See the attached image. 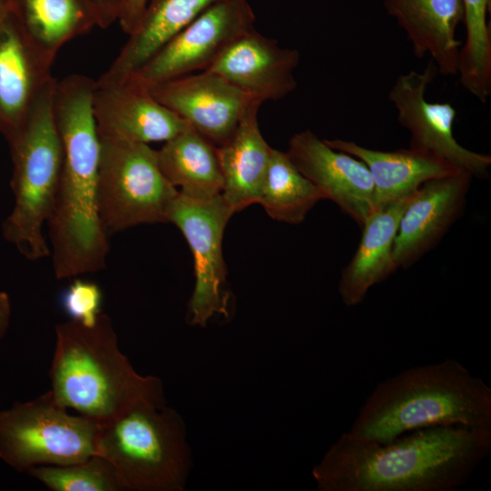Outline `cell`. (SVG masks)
Segmentation results:
<instances>
[{"instance_id": "cell-1", "label": "cell", "mask_w": 491, "mask_h": 491, "mask_svg": "<svg viewBox=\"0 0 491 491\" xmlns=\"http://www.w3.org/2000/svg\"><path fill=\"white\" fill-rule=\"evenodd\" d=\"M491 430L436 426L386 443L343 433L312 475L320 491H450L489 455Z\"/></svg>"}, {"instance_id": "cell-2", "label": "cell", "mask_w": 491, "mask_h": 491, "mask_svg": "<svg viewBox=\"0 0 491 491\" xmlns=\"http://www.w3.org/2000/svg\"><path fill=\"white\" fill-rule=\"evenodd\" d=\"M94 87L95 80L70 75L56 81L54 92L63 162L47 225L58 279L104 269L109 250L98 209L100 138L93 111Z\"/></svg>"}, {"instance_id": "cell-3", "label": "cell", "mask_w": 491, "mask_h": 491, "mask_svg": "<svg viewBox=\"0 0 491 491\" xmlns=\"http://www.w3.org/2000/svg\"><path fill=\"white\" fill-rule=\"evenodd\" d=\"M49 378L60 406L99 426L139 404H166L161 380L134 369L104 313L91 326L71 319L55 326Z\"/></svg>"}, {"instance_id": "cell-4", "label": "cell", "mask_w": 491, "mask_h": 491, "mask_svg": "<svg viewBox=\"0 0 491 491\" xmlns=\"http://www.w3.org/2000/svg\"><path fill=\"white\" fill-rule=\"evenodd\" d=\"M436 426L491 430V388L450 358L408 368L380 382L348 433L386 443Z\"/></svg>"}, {"instance_id": "cell-5", "label": "cell", "mask_w": 491, "mask_h": 491, "mask_svg": "<svg viewBox=\"0 0 491 491\" xmlns=\"http://www.w3.org/2000/svg\"><path fill=\"white\" fill-rule=\"evenodd\" d=\"M52 77L8 143L13 161L15 204L3 224L5 238L28 260L50 256L44 235L55 203L63 162L62 144L54 115Z\"/></svg>"}, {"instance_id": "cell-6", "label": "cell", "mask_w": 491, "mask_h": 491, "mask_svg": "<svg viewBox=\"0 0 491 491\" xmlns=\"http://www.w3.org/2000/svg\"><path fill=\"white\" fill-rule=\"evenodd\" d=\"M95 455L122 491H182L192 466L184 420L166 404H139L100 426Z\"/></svg>"}, {"instance_id": "cell-7", "label": "cell", "mask_w": 491, "mask_h": 491, "mask_svg": "<svg viewBox=\"0 0 491 491\" xmlns=\"http://www.w3.org/2000/svg\"><path fill=\"white\" fill-rule=\"evenodd\" d=\"M97 197L108 234L143 225L168 223L178 194L163 175L149 145L99 135Z\"/></svg>"}, {"instance_id": "cell-8", "label": "cell", "mask_w": 491, "mask_h": 491, "mask_svg": "<svg viewBox=\"0 0 491 491\" xmlns=\"http://www.w3.org/2000/svg\"><path fill=\"white\" fill-rule=\"evenodd\" d=\"M100 426L71 415L50 390L0 411V459L19 472L38 466H62L96 454Z\"/></svg>"}, {"instance_id": "cell-9", "label": "cell", "mask_w": 491, "mask_h": 491, "mask_svg": "<svg viewBox=\"0 0 491 491\" xmlns=\"http://www.w3.org/2000/svg\"><path fill=\"white\" fill-rule=\"evenodd\" d=\"M234 211L222 195L200 200L178 191L168 223L185 236L194 256L195 287L187 305L186 321L205 326L215 315L228 316L229 293L225 290L226 266L222 244Z\"/></svg>"}, {"instance_id": "cell-10", "label": "cell", "mask_w": 491, "mask_h": 491, "mask_svg": "<svg viewBox=\"0 0 491 491\" xmlns=\"http://www.w3.org/2000/svg\"><path fill=\"white\" fill-rule=\"evenodd\" d=\"M247 0H225L180 30L129 77L146 89L195 71L206 70L237 36L254 28Z\"/></svg>"}, {"instance_id": "cell-11", "label": "cell", "mask_w": 491, "mask_h": 491, "mask_svg": "<svg viewBox=\"0 0 491 491\" xmlns=\"http://www.w3.org/2000/svg\"><path fill=\"white\" fill-rule=\"evenodd\" d=\"M438 70L430 59L422 72L410 70L397 76L388 93L399 125L410 133L409 147L446 160L472 177L486 179L491 155L462 146L455 138V107L446 102L427 101L426 94Z\"/></svg>"}, {"instance_id": "cell-12", "label": "cell", "mask_w": 491, "mask_h": 491, "mask_svg": "<svg viewBox=\"0 0 491 491\" xmlns=\"http://www.w3.org/2000/svg\"><path fill=\"white\" fill-rule=\"evenodd\" d=\"M297 169L360 227L376 212L375 188L366 165L330 147L311 130L295 134L286 151Z\"/></svg>"}, {"instance_id": "cell-13", "label": "cell", "mask_w": 491, "mask_h": 491, "mask_svg": "<svg viewBox=\"0 0 491 491\" xmlns=\"http://www.w3.org/2000/svg\"><path fill=\"white\" fill-rule=\"evenodd\" d=\"M148 90L216 146L233 135L252 105L258 102L209 71L170 79Z\"/></svg>"}, {"instance_id": "cell-14", "label": "cell", "mask_w": 491, "mask_h": 491, "mask_svg": "<svg viewBox=\"0 0 491 491\" xmlns=\"http://www.w3.org/2000/svg\"><path fill=\"white\" fill-rule=\"evenodd\" d=\"M472 178L466 172L434 178L414 192L394 242L396 269L409 268L439 244L463 215Z\"/></svg>"}, {"instance_id": "cell-15", "label": "cell", "mask_w": 491, "mask_h": 491, "mask_svg": "<svg viewBox=\"0 0 491 491\" xmlns=\"http://www.w3.org/2000/svg\"><path fill=\"white\" fill-rule=\"evenodd\" d=\"M297 49L281 47L255 28L234 39L205 71L218 75L263 104L278 101L297 86Z\"/></svg>"}, {"instance_id": "cell-16", "label": "cell", "mask_w": 491, "mask_h": 491, "mask_svg": "<svg viewBox=\"0 0 491 491\" xmlns=\"http://www.w3.org/2000/svg\"><path fill=\"white\" fill-rule=\"evenodd\" d=\"M93 111L98 134L134 142H165L189 125L130 78L95 81Z\"/></svg>"}, {"instance_id": "cell-17", "label": "cell", "mask_w": 491, "mask_h": 491, "mask_svg": "<svg viewBox=\"0 0 491 491\" xmlns=\"http://www.w3.org/2000/svg\"><path fill=\"white\" fill-rule=\"evenodd\" d=\"M50 67L8 11L0 18V133L7 140L21 128L53 77Z\"/></svg>"}, {"instance_id": "cell-18", "label": "cell", "mask_w": 491, "mask_h": 491, "mask_svg": "<svg viewBox=\"0 0 491 491\" xmlns=\"http://www.w3.org/2000/svg\"><path fill=\"white\" fill-rule=\"evenodd\" d=\"M386 12L406 33L414 55H426L443 75H456L462 43L456 31L463 22L462 0H384Z\"/></svg>"}, {"instance_id": "cell-19", "label": "cell", "mask_w": 491, "mask_h": 491, "mask_svg": "<svg viewBox=\"0 0 491 491\" xmlns=\"http://www.w3.org/2000/svg\"><path fill=\"white\" fill-rule=\"evenodd\" d=\"M324 141L366 165L373 179L376 209L411 195L431 179L464 172L443 158L411 147L381 151L338 138Z\"/></svg>"}, {"instance_id": "cell-20", "label": "cell", "mask_w": 491, "mask_h": 491, "mask_svg": "<svg viewBox=\"0 0 491 491\" xmlns=\"http://www.w3.org/2000/svg\"><path fill=\"white\" fill-rule=\"evenodd\" d=\"M412 195L379 207L361 227L358 246L342 270L338 284V293L346 306L362 303L372 286L397 270L393 256L394 242Z\"/></svg>"}, {"instance_id": "cell-21", "label": "cell", "mask_w": 491, "mask_h": 491, "mask_svg": "<svg viewBox=\"0 0 491 491\" xmlns=\"http://www.w3.org/2000/svg\"><path fill=\"white\" fill-rule=\"evenodd\" d=\"M261 105L255 102L233 135L216 146L224 182L221 195L234 213L258 203L266 175L272 147L259 128Z\"/></svg>"}, {"instance_id": "cell-22", "label": "cell", "mask_w": 491, "mask_h": 491, "mask_svg": "<svg viewBox=\"0 0 491 491\" xmlns=\"http://www.w3.org/2000/svg\"><path fill=\"white\" fill-rule=\"evenodd\" d=\"M225 0H147L137 28L115 58L101 81L129 77L180 30L206 9Z\"/></svg>"}, {"instance_id": "cell-23", "label": "cell", "mask_w": 491, "mask_h": 491, "mask_svg": "<svg viewBox=\"0 0 491 491\" xmlns=\"http://www.w3.org/2000/svg\"><path fill=\"white\" fill-rule=\"evenodd\" d=\"M8 11L51 65L63 45L98 26L90 0H8Z\"/></svg>"}, {"instance_id": "cell-24", "label": "cell", "mask_w": 491, "mask_h": 491, "mask_svg": "<svg viewBox=\"0 0 491 491\" xmlns=\"http://www.w3.org/2000/svg\"><path fill=\"white\" fill-rule=\"evenodd\" d=\"M157 152L160 169L181 194L206 200L222 194L216 145L191 125L165 142Z\"/></svg>"}, {"instance_id": "cell-25", "label": "cell", "mask_w": 491, "mask_h": 491, "mask_svg": "<svg viewBox=\"0 0 491 491\" xmlns=\"http://www.w3.org/2000/svg\"><path fill=\"white\" fill-rule=\"evenodd\" d=\"M324 196L297 169L286 152L272 148L260 204L279 222L299 225Z\"/></svg>"}, {"instance_id": "cell-26", "label": "cell", "mask_w": 491, "mask_h": 491, "mask_svg": "<svg viewBox=\"0 0 491 491\" xmlns=\"http://www.w3.org/2000/svg\"><path fill=\"white\" fill-rule=\"evenodd\" d=\"M462 4L466 39L456 75L463 88L485 104L491 95L490 0H462Z\"/></svg>"}, {"instance_id": "cell-27", "label": "cell", "mask_w": 491, "mask_h": 491, "mask_svg": "<svg viewBox=\"0 0 491 491\" xmlns=\"http://www.w3.org/2000/svg\"><path fill=\"white\" fill-rule=\"evenodd\" d=\"M26 474L53 491H122L112 465L94 455L62 466H38Z\"/></svg>"}, {"instance_id": "cell-28", "label": "cell", "mask_w": 491, "mask_h": 491, "mask_svg": "<svg viewBox=\"0 0 491 491\" xmlns=\"http://www.w3.org/2000/svg\"><path fill=\"white\" fill-rule=\"evenodd\" d=\"M102 292L90 281L76 279L62 296V306L71 320L84 326L95 325L101 316Z\"/></svg>"}, {"instance_id": "cell-29", "label": "cell", "mask_w": 491, "mask_h": 491, "mask_svg": "<svg viewBox=\"0 0 491 491\" xmlns=\"http://www.w3.org/2000/svg\"><path fill=\"white\" fill-rule=\"evenodd\" d=\"M93 5L98 27L107 28L118 21L126 0H90Z\"/></svg>"}, {"instance_id": "cell-30", "label": "cell", "mask_w": 491, "mask_h": 491, "mask_svg": "<svg viewBox=\"0 0 491 491\" xmlns=\"http://www.w3.org/2000/svg\"><path fill=\"white\" fill-rule=\"evenodd\" d=\"M147 0H126L118 22L126 35H131L138 26Z\"/></svg>"}, {"instance_id": "cell-31", "label": "cell", "mask_w": 491, "mask_h": 491, "mask_svg": "<svg viewBox=\"0 0 491 491\" xmlns=\"http://www.w3.org/2000/svg\"><path fill=\"white\" fill-rule=\"evenodd\" d=\"M11 318V302L8 295L0 292V340L6 333Z\"/></svg>"}, {"instance_id": "cell-32", "label": "cell", "mask_w": 491, "mask_h": 491, "mask_svg": "<svg viewBox=\"0 0 491 491\" xmlns=\"http://www.w3.org/2000/svg\"><path fill=\"white\" fill-rule=\"evenodd\" d=\"M8 12V0H0V18Z\"/></svg>"}]
</instances>
